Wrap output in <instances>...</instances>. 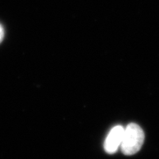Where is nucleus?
<instances>
[{
	"label": "nucleus",
	"instance_id": "7ed1b4c3",
	"mask_svg": "<svg viewBox=\"0 0 159 159\" xmlns=\"http://www.w3.org/2000/svg\"><path fill=\"white\" fill-rule=\"evenodd\" d=\"M4 37H5V30H4L2 26L0 24V43L3 41Z\"/></svg>",
	"mask_w": 159,
	"mask_h": 159
},
{
	"label": "nucleus",
	"instance_id": "f257e3e1",
	"mask_svg": "<svg viewBox=\"0 0 159 159\" xmlns=\"http://www.w3.org/2000/svg\"><path fill=\"white\" fill-rule=\"evenodd\" d=\"M144 141V131L135 123H130L124 130L121 150L126 156H132L140 150Z\"/></svg>",
	"mask_w": 159,
	"mask_h": 159
},
{
	"label": "nucleus",
	"instance_id": "f03ea898",
	"mask_svg": "<svg viewBox=\"0 0 159 159\" xmlns=\"http://www.w3.org/2000/svg\"><path fill=\"white\" fill-rule=\"evenodd\" d=\"M124 128L121 125H117L111 129L104 143L105 150L108 153H114L120 147L124 135Z\"/></svg>",
	"mask_w": 159,
	"mask_h": 159
}]
</instances>
